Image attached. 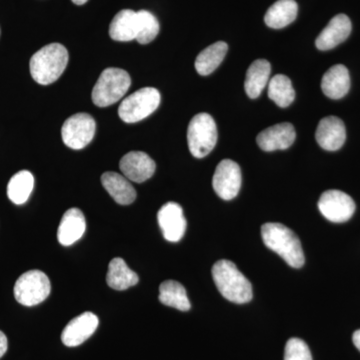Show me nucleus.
I'll return each instance as SVG.
<instances>
[{
    "label": "nucleus",
    "mask_w": 360,
    "mask_h": 360,
    "mask_svg": "<svg viewBox=\"0 0 360 360\" xmlns=\"http://www.w3.org/2000/svg\"><path fill=\"white\" fill-rule=\"evenodd\" d=\"M262 236L264 245L285 260L286 264L295 269L304 264V253L297 236L281 224L269 222L262 225Z\"/></svg>",
    "instance_id": "f257e3e1"
},
{
    "label": "nucleus",
    "mask_w": 360,
    "mask_h": 360,
    "mask_svg": "<svg viewBox=\"0 0 360 360\" xmlns=\"http://www.w3.org/2000/svg\"><path fill=\"white\" fill-rule=\"evenodd\" d=\"M212 277L219 292L229 302H250L252 300V286L236 265L229 260H219L212 267Z\"/></svg>",
    "instance_id": "f03ea898"
},
{
    "label": "nucleus",
    "mask_w": 360,
    "mask_h": 360,
    "mask_svg": "<svg viewBox=\"0 0 360 360\" xmlns=\"http://www.w3.org/2000/svg\"><path fill=\"white\" fill-rule=\"evenodd\" d=\"M68 63V51L63 44L45 45L30 59V75L37 84L49 85L61 77Z\"/></svg>",
    "instance_id": "7ed1b4c3"
},
{
    "label": "nucleus",
    "mask_w": 360,
    "mask_h": 360,
    "mask_svg": "<svg viewBox=\"0 0 360 360\" xmlns=\"http://www.w3.org/2000/svg\"><path fill=\"white\" fill-rule=\"evenodd\" d=\"M131 84L127 71L106 68L101 72L92 90V101L98 108H106L120 101Z\"/></svg>",
    "instance_id": "20e7f679"
},
{
    "label": "nucleus",
    "mask_w": 360,
    "mask_h": 360,
    "mask_svg": "<svg viewBox=\"0 0 360 360\" xmlns=\"http://www.w3.org/2000/svg\"><path fill=\"white\" fill-rule=\"evenodd\" d=\"M187 142L194 158H203L212 153L217 142V127L212 115L202 112L194 116L187 129Z\"/></svg>",
    "instance_id": "39448f33"
},
{
    "label": "nucleus",
    "mask_w": 360,
    "mask_h": 360,
    "mask_svg": "<svg viewBox=\"0 0 360 360\" xmlns=\"http://www.w3.org/2000/svg\"><path fill=\"white\" fill-rule=\"evenodd\" d=\"M160 94L155 87H144L127 96L118 108V115L123 122H141L153 115L160 103Z\"/></svg>",
    "instance_id": "423d86ee"
},
{
    "label": "nucleus",
    "mask_w": 360,
    "mask_h": 360,
    "mask_svg": "<svg viewBox=\"0 0 360 360\" xmlns=\"http://www.w3.org/2000/svg\"><path fill=\"white\" fill-rule=\"evenodd\" d=\"M51 284L49 276L40 270L26 271L14 285V296L20 304L34 307L44 302L51 295Z\"/></svg>",
    "instance_id": "0eeeda50"
},
{
    "label": "nucleus",
    "mask_w": 360,
    "mask_h": 360,
    "mask_svg": "<svg viewBox=\"0 0 360 360\" xmlns=\"http://www.w3.org/2000/svg\"><path fill=\"white\" fill-rule=\"evenodd\" d=\"M96 120L89 113H77L63 123L61 137L66 146L75 150L89 146L96 134Z\"/></svg>",
    "instance_id": "6e6552de"
},
{
    "label": "nucleus",
    "mask_w": 360,
    "mask_h": 360,
    "mask_svg": "<svg viewBox=\"0 0 360 360\" xmlns=\"http://www.w3.org/2000/svg\"><path fill=\"white\" fill-rule=\"evenodd\" d=\"M319 208L326 219L335 224H342L352 219L355 212L354 200L340 191H328L322 193Z\"/></svg>",
    "instance_id": "1a4fd4ad"
},
{
    "label": "nucleus",
    "mask_w": 360,
    "mask_h": 360,
    "mask_svg": "<svg viewBox=\"0 0 360 360\" xmlns=\"http://www.w3.org/2000/svg\"><path fill=\"white\" fill-rule=\"evenodd\" d=\"M212 186L222 200L236 198L241 187V170L238 163L231 160H222L215 169Z\"/></svg>",
    "instance_id": "9d476101"
},
{
    "label": "nucleus",
    "mask_w": 360,
    "mask_h": 360,
    "mask_svg": "<svg viewBox=\"0 0 360 360\" xmlns=\"http://www.w3.org/2000/svg\"><path fill=\"white\" fill-rule=\"evenodd\" d=\"M158 224L163 238L170 243H177L184 238L186 220L181 206L176 202H167L158 213Z\"/></svg>",
    "instance_id": "9b49d317"
},
{
    "label": "nucleus",
    "mask_w": 360,
    "mask_h": 360,
    "mask_svg": "<svg viewBox=\"0 0 360 360\" xmlns=\"http://www.w3.org/2000/svg\"><path fill=\"white\" fill-rule=\"evenodd\" d=\"M98 317L92 312L86 311L71 319L61 333L63 345L68 347H75L82 345L96 333L98 326Z\"/></svg>",
    "instance_id": "f8f14e48"
},
{
    "label": "nucleus",
    "mask_w": 360,
    "mask_h": 360,
    "mask_svg": "<svg viewBox=\"0 0 360 360\" xmlns=\"http://www.w3.org/2000/svg\"><path fill=\"white\" fill-rule=\"evenodd\" d=\"M120 167L127 179L141 184L155 174L156 165L146 153L130 151L120 160Z\"/></svg>",
    "instance_id": "ddd939ff"
},
{
    "label": "nucleus",
    "mask_w": 360,
    "mask_h": 360,
    "mask_svg": "<svg viewBox=\"0 0 360 360\" xmlns=\"http://www.w3.org/2000/svg\"><path fill=\"white\" fill-rule=\"evenodd\" d=\"M315 137L321 148L328 151L338 150L342 148L347 139L345 123L336 116L322 118L317 127Z\"/></svg>",
    "instance_id": "4468645a"
},
{
    "label": "nucleus",
    "mask_w": 360,
    "mask_h": 360,
    "mask_svg": "<svg viewBox=\"0 0 360 360\" xmlns=\"http://www.w3.org/2000/svg\"><path fill=\"white\" fill-rule=\"evenodd\" d=\"M295 127L291 123L284 122L270 127L257 135L258 146L264 151L284 150L292 146L295 141Z\"/></svg>",
    "instance_id": "2eb2a0df"
},
{
    "label": "nucleus",
    "mask_w": 360,
    "mask_h": 360,
    "mask_svg": "<svg viewBox=\"0 0 360 360\" xmlns=\"http://www.w3.org/2000/svg\"><path fill=\"white\" fill-rule=\"evenodd\" d=\"M352 21L345 14L335 16L315 41L319 51H329L347 39L352 32Z\"/></svg>",
    "instance_id": "dca6fc26"
},
{
    "label": "nucleus",
    "mask_w": 360,
    "mask_h": 360,
    "mask_svg": "<svg viewBox=\"0 0 360 360\" xmlns=\"http://www.w3.org/2000/svg\"><path fill=\"white\" fill-rule=\"evenodd\" d=\"M86 221L82 210L70 208L63 214L58 229L59 243L63 246L72 245L84 236Z\"/></svg>",
    "instance_id": "f3484780"
},
{
    "label": "nucleus",
    "mask_w": 360,
    "mask_h": 360,
    "mask_svg": "<svg viewBox=\"0 0 360 360\" xmlns=\"http://www.w3.org/2000/svg\"><path fill=\"white\" fill-rule=\"evenodd\" d=\"M350 89V77L348 70L342 65L329 68L322 77L321 89L331 99H340L347 96Z\"/></svg>",
    "instance_id": "a211bd4d"
},
{
    "label": "nucleus",
    "mask_w": 360,
    "mask_h": 360,
    "mask_svg": "<svg viewBox=\"0 0 360 360\" xmlns=\"http://www.w3.org/2000/svg\"><path fill=\"white\" fill-rule=\"evenodd\" d=\"M101 184L118 205H131L136 198V191L129 180L116 172L103 174Z\"/></svg>",
    "instance_id": "6ab92c4d"
},
{
    "label": "nucleus",
    "mask_w": 360,
    "mask_h": 360,
    "mask_svg": "<svg viewBox=\"0 0 360 360\" xmlns=\"http://www.w3.org/2000/svg\"><path fill=\"white\" fill-rule=\"evenodd\" d=\"M271 66L265 59L253 61L246 72L245 91L250 98H257L269 82Z\"/></svg>",
    "instance_id": "aec40b11"
},
{
    "label": "nucleus",
    "mask_w": 360,
    "mask_h": 360,
    "mask_svg": "<svg viewBox=\"0 0 360 360\" xmlns=\"http://www.w3.org/2000/svg\"><path fill=\"white\" fill-rule=\"evenodd\" d=\"M139 276L120 257L113 258L108 265L106 283L115 290H125L139 283Z\"/></svg>",
    "instance_id": "412c9836"
},
{
    "label": "nucleus",
    "mask_w": 360,
    "mask_h": 360,
    "mask_svg": "<svg viewBox=\"0 0 360 360\" xmlns=\"http://www.w3.org/2000/svg\"><path fill=\"white\" fill-rule=\"evenodd\" d=\"M110 35L115 41H131L137 37V13L131 9L120 11L110 26Z\"/></svg>",
    "instance_id": "4be33fe9"
},
{
    "label": "nucleus",
    "mask_w": 360,
    "mask_h": 360,
    "mask_svg": "<svg viewBox=\"0 0 360 360\" xmlns=\"http://www.w3.org/2000/svg\"><path fill=\"white\" fill-rule=\"evenodd\" d=\"M297 11L298 6L295 0H278L269 7L264 21L269 27L281 30L295 20Z\"/></svg>",
    "instance_id": "5701e85b"
},
{
    "label": "nucleus",
    "mask_w": 360,
    "mask_h": 360,
    "mask_svg": "<svg viewBox=\"0 0 360 360\" xmlns=\"http://www.w3.org/2000/svg\"><path fill=\"white\" fill-rule=\"evenodd\" d=\"M227 51H229V45L224 41L215 42V44L206 47L196 58V71L203 77L210 75L222 63Z\"/></svg>",
    "instance_id": "b1692460"
},
{
    "label": "nucleus",
    "mask_w": 360,
    "mask_h": 360,
    "mask_svg": "<svg viewBox=\"0 0 360 360\" xmlns=\"http://www.w3.org/2000/svg\"><path fill=\"white\" fill-rule=\"evenodd\" d=\"M160 300L162 304L174 307L180 311H187L191 307L186 288L175 281H165L160 284Z\"/></svg>",
    "instance_id": "393cba45"
},
{
    "label": "nucleus",
    "mask_w": 360,
    "mask_h": 360,
    "mask_svg": "<svg viewBox=\"0 0 360 360\" xmlns=\"http://www.w3.org/2000/svg\"><path fill=\"white\" fill-rule=\"evenodd\" d=\"M34 186V177L28 170L14 174L7 186V195L14 205H21L30 198Z\"/></svg>",
    "instance_id": "a878e982"
},
{
    "label": "nucleus",
    "mask_w": 360,
    "mask_h": 360,
    "mask_svg": "<svg viewBox=\"0 0 360 360\" xmlns=\"http://www.w3.org/2000/svg\"><path fill=\"white\" fill-rule=\"evenodd\" d=\"M269 96L281 108H288L295 98L291 80L283 75H277L269 82Z\"/></svg>",
    "instance_id": "bb28decb"
},
{
    "label": "nucleus",
    "mask_w": 360,
    "mask_h": 360,
    "mask_svg": "<svg viewBox=\"0 0 360 360\" xmlns=\"http://www.w3.org/2000/svg\"><path fill=\"white\" fill-rule=\"evenodd\" d=\"M160 22L153 13L148 11H137L136 40L141 44L153 41L160 33Z\"/></svg>",
    "instance_id": "cd10ccee"
},
{
    "label": "nucleus",
    "mask_w": 360,
    "mask_h": 360,
    "mask_svg": "<svg viewBox=\"0 0 360 360\" xmlns=\"http://www.w3.org/2000/svg\"><path fill=\"white\" fill-rule=\"evenodd\" d=\"M284 360H312L307 343L300 338H290L284 350Z\"/></svg>",
    "instance_id": "c85d7f7f"
},
{
    "label": "nucleus",
    "mask_w": 360,
    "mask_h": 360,
    "mask_svg": "<svg viewBox=\"0 0 360 360\" xmlns=\"http://www.w3.org/2000/svg\"><path fill=\"white\" fill-rule=\"evenodd\" d=\"M8 348V341H7L6 335L0 330V359L6 354Z\"/></svg>",
    "instance_id": "c756f323"
},
{
    "label": "nucleus",
    "mask_w": 360,
    "mask_h": 360,
    "mask_svg": "<svg viewBox=\"0 0 360 360\" xmlns=\"http://www.w3.org/2000/svg\"><path fill=\"white\" fill-rule=\"evenodd\" d=\"M352 340H354L355 347H356L357 349L360 352V329L355 331L354 336H352Z\"/></svg>",
    "instance_id": "7c9ffc66"
},
{
    "label": "nucleus",
    "mask_w": 360,
    "mask_h": 360,
    "mask_svg": "<svg viewBox=\"0 0 360 360\" xmlns=\"http://www.w3.org/2000/svg\"><path fill=\"white\" fill-rule=\"evenodd\" d=\"M73 4H77V6H84V4H86L89 0H71Z\"/></svg>",
    "instance_id": "2f4dec72"
}]
</instances>
